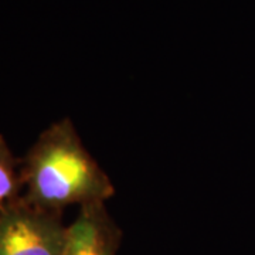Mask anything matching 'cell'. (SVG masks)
<instances>
[{
  "label": "cell",
  "mask_w": 255,
  "mask_h": 255,
  "mask_svg": "<svg viewBox=\"0 0 255 255\" xmlns=\"http://www.w3.org/2000/svg\"><path fill=\"white\" fill-rule=\"evenodd\" d=\"M68 227L63 213L20 200L0 210V255H63Z\"/></svg>",
  "instance_id": "2"
},
{
  "label": "cell",
  "mask_w": 255,
  "mask_h": 255,
  "mask_svg": "<svg viewBox=\"0 0 255 255\" xmlns=\"http://www.w3.org/2000/svg\"><path fill=\"white\" fill-rule=\"evenodd\" d=\"M121 241L122 231L105 204H90L68 226L63 255H117Z\"/></svg>",
  "instance_id": "3"
},
{
  "label": "cell",
  "mask_w": 255,
  "mask_h": 255,
  "mask_svg": "<svg viewBox=\"0 0 255 255\" xmlns=\"http://www.w3.org/2000/svg\"><path fill=\"white\" fill-rule=\"evenodd\" d=\"M23 200L63 213L68 206L105 204L115 186L88 152L70 118L46 128L21 159Z\"/></svg>",
  "instance_id": "1"
},
{
  "label": "cell",
  "mask_w": 255,
  "mask_h": 255,
  "mask_svg": "<svg viewBox=\"0 0 255 255\" xmlns=\"http://www.w3.org/2000/svg\"><path fill=\"white\" fill-rule=\"evenodd\" d=\"M21 197V160L13 155L4 136L0 135V210Z\"/></svg>",
  "instance_id": "4"
}]
</instances>
